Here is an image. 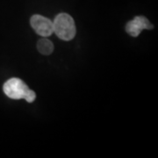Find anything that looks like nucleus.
Here are the masks:
<instances>
[{
    "mask_svg": "<svg viewBox=\"0 0 158 158\" xmlns=\"http://www.w3.org/2000/svg\"><path fill=\"white\" fill-rule=\"evenodd\" d=\"M3 90L6 96L11 99H25L28 103H32L36 98L34 90H30L24 81L17 77L7 80L3 86Z\"/></svg>",
    "mask_w": 158,
    "mask_h": 158,
    "instance_id": "f257e3e1",
    "label": "nucleus"
},
{
    "mask_svg": "<svg viewBox=\"0 0 158 158\" xmlns=\"http://www.w3.org/2000/svg\"><path fill=\"white\" fill-rule=\"evenodd\" d=\"M54 33L62 40L69 41L75 37L77 29L73 18L67 13H60L53 21Z\"/></svg>",
    "mask_w": 158,
    "mask_h": 158,
    "instance_id": "f03ea898",
    "label": "nucleus"
},
{
    "mask_svg": "<svg viewBox=\"0 0 158 158\" xmlns=\"http://www.w3.org/2000/svg\"><path fill=\"white\" fill-rule=\"evenodd\" d=\"M30 23L34 31L42 37H48L54 33L53 21L44 16L35 14L32 16Z\"/></svg>",
    "mask_w": 158,
    "mask_h": 158,
    "instance_id": "7ed1b4c3",
    "label": "nucleus"
},
{
    "mask_svg": "<svg viewBox=\"0 0 158 158\" xmlns=\"http://www.w3.org/2000/svg\"><path fill=\"white\" fill-rule=\"evenodd\" d=\"M145 29H153V25L149 22L147 18L143 16H136L126 26L127 33H128L133 37H137L140 35L141 31Z\"/></svg>",
    "mask_w": 158,
    "mask_h": 158,
    "instance_id": "20e7f679",
    "label": "nucleus"
},
{
    "mask_svg": "<svg viewBox=\"0 0 158 158\" xmlns=\"http://www.w3.org/2000/svg\"><path fill=\"white\" fill-rule=\"evenodd\" d=\"M37 48L40 54L44 56H49L54 51V45L49 40L45 37L44 39L40 40L37 43Z\"/></svg>",
    "mask_w": 158,
    "mask_h": 158,
    "instance_id": "39448f33",
    "label": "nucleus"
}]
</instances>
